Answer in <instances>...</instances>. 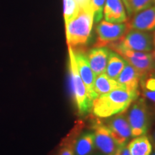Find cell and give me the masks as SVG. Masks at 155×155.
Instances as JSON below:
<instances>
[{
  "label": "cell",
  "mask_w": 155,
  "mask_h": 155,
  "mask_svg": "<svg viewBox=\"0 0 155 155\" xmlns=\"http://www.w3.org/2000/svg\"><path fill=\"white\" fill-rule=\"evenodd\" d=\"M154 3L155 4V0H154Z\"/></svg>",
  "instance_id": "31"
},
{
  "label": "cell",
  "mask_w": 155,
  "mask_h": 155,
  "mask_svg": "<svg viewBox=\"0 0 155 155\" xmlns=\"http://www.w3.org/2000/svg\"><path fill=\"white\" fill-rule=\"evenodd\" d=\"M152 155H155V152H154V153H153V154H152Z\"/></svg>",
  "instance_id": "30"
},
{
  "label": "cell",
  "mask_w": 155,
  "mask_h": 155,
  "mask_svg": "<svg viewBox=\"0 0 155 155\" xmlns=\"http://www.w3.org/2000/svg\"><path fill=\"white\" fill-rule=\"evenodd\" d=\"M152 70L154 71H155V62H154V65H153V68H152Z\"/></svg>",
  "instance_id": "28"
},
{
  "label": "cell",
  "mask_w": 155,
  "mask_h": 155,
  "mask_svg": "<svg viewBox=\"0 0 155 155\" xmlns=\"http://www.w3.org/2000/svg\"><path fill=\"white\" fill-rule=\"evenodd\" d=\"M81 8H90L91 7V0H75Z\"/></svg>",
  "instance_id": "25"
},
{
  "label": "cell",
  "mask_w": 155,
  "mask_h": 155,
  "mask_svg": "<svg viewBox=\"0 0 155 155\" xmlns=\"http://www.w3.org/2000/svg\"><path fill=\"white\" fill-rule=\"evenodd\" d=\"M116 89L123 88L115 79L110 78L106 75L105 73L96 75L94 81V91L97 97L108 94Z\"/></svg>",
  "instance_id": "15"
},
{
  "label": "cell",
  "mask_w": 155,
  "mask_h": 155,
  "mask_svg": "<svg viewBox=\"0 0 155 155\" xmlns=\"http://www.w3.org/2000/svg\"><path fill=\"white\" fill-rule=\"evenodd\" d=\"M131 131V137H137L147 134L150 125V116L147 106L143 98L134 101L127 116Z\"/></svg>",
  "instance_id": "5"
},
{
  "label": "cell",
  "mask_w": 155,
  "mask_h": 155,
  "mask_svg": "<svg viewBox=\"0 0 155 155\" xmlns=\"http://www.w3.org/2000/svg\"><path fill=\"white\" fill-rule=\"evenodd\" d=\"M69 51V73L71 81V89L72 96L76 106L78 113L85 115L91 111L92 101L89 98L86 86L81 78L75 62L74 53L72 48L68 46Z\"/></svg>",
  "instance_id": "3"
},
{
  "label": "cell",
  "mask_w": 155,
  "mask_h": 155,
  "mask_svg": "<svg viewBox=\"0 0 155 155\" xmlns=\"http://www.w3.org/2000/svg\"><path fill=\"white\" fill-rule=\"evenodd\" d=\"M73 50L74 53L78 71L86 86L89 98L93 101L97 98L94 91V84L96 75L91 68L88 59H87V56L85 55L84 52L81 50H77V51H75L74 50Z\"/></svg>",
  "instance_id": "10"
},
{
  "label": "cell",
  "mask_w": 155,
  "mask_h": 155,
  "mask_svg": "<svg viewBox=\"0 0 155 155\" xmlns=\"http://www.w3.org/2000/svg\"><path fill=\"white\" fill-rule=\"evenodd\" d=\"M154 139H155V134H154Z\"/></svg>",
  "instance_id": "32"
},
{
  "label": "cell",
  "mask_w": 155,
  "mask_h": 155,
  "mask_svg": "<svg viewBox=\"0 0 155 155\" xmlns=\"http://www.w3.org/2000/svg\"><path fill=\"white\" fill-rule=\"evenodd\" d=\"M118 43L128 49L140 52L154 50L153 36L150 32L129 29Z\"/></svg>",
  "instance_id": "7"
},
{
  "label": "cell",
  "mask_w": 155,
  "mask_h": 155,
  "mask_svg": "<svg viewBox=\"0 0 155 155\" xmlns=\"http://www.w3.org/2000/svg\"><path fill=\"white\" fill-rule=\"evenodd\" d=\"M127 61L116 52H110L105 73L110 78L116 79L124 68Z\"/></svg>",
  "instance_id": "18"
},
{
  "label": "cell",
  "mask_w": 155,
  "mask_h": 155,
  "mask_svg": "<svg viewBox=\"0 0 155 155\" xmlns=\"http://www.w3.org/2000/svg\"><path fill=\"white\" fill-rule=\"evenodd\" d=\"M153 4L154 0H128L129 8V15L131 16L132 14L150 7Z\"/></svg>",
  "instance_id": "21"
},
{
  "label": "cell",
  "mask_w": 155,
  "mask_h": 155,
  "mask_svg": "<svg viewBox=\"0 0 155 155\" xmlns=\"http://www.w3.org/2000/svg\"><path fill=\"white\" fill-rule=\"evenodd\" d=\"M124 2V6L126 7V9H127L128 15H129V5H128V0H122Z\"/></svg>",
  "instance_id": "26"
},
{
  "label": "cell",
  "mask_w": 155,
  "mask_h": 155,
  "mask_svg": "<svg viewBox=\"0 0 155 155\" xmlns=\"http://www.w3.org/2000/svg\"><path fill=\"white\" fill-rule=\"evenodd\" d=\"M116 80L121 85L122 88L127 91L131 93H139V86L140 75H139L138 72L127 62L126 63L124 68Z\"/></svg>",
  "instance_id": "13"
},
{
  "label": "cell",
  "mask_w": 155,
  "mask_h": 155,
  "mask_svg": "<svg viewBox=\"0 0 155 155\" xmlns=\"http://www.w3.org/2000/svg\"><path fill=\"white\" fill-rule=\"evenodd\" d=\"M65 22L71 20L78 14L81 7L75 0H63Z\"/></svg>",
  "instance_id": "20"
},
{
  "label": "cell",
  "mask_w": 155,
  "mask_h": 155,
  "mask_svg": "<svg viewBox=\"0 0 155 155\" xmlns=\"http://www.w3.org/2000/svg\"><path fill=\"white\" fill-rule=\"evenodd\" d=\"M106 0H91V9L94 13V22L98 23L103 17V9Z\"/></svg>",
  "instance_id": "22"
},
{
  "label": "cell",
  "mask_w": 155,
  "mask_h": 155,
  "mask_svg": "<svg viewBox=\"0 0 155 155\" xmlns=\"http://www.w3.org/2000/svg\"><path fill=\"white\" fill-rule=\"evenodd\" d=\"M96 155H104V154H101V153H100V154H96Z\"/></svg>",
  "instance_id": "29"
},
{
  "label": "cell",
  "mask_w": 155,
  "mask_h": 155,
  "mask_svg": "<svg viewBox=\"0 0 155 155\" xmlns=\"http://www.w3.org/2000/svg\"><path fill=\"white\" fill-rule=\"evenodd\" d=\"M108 47L119 54L138 72L140 78L153 68L155 62V50L152 52L135 51L123 47L118 42L111 44Z\"/></svg>",
  "instance_id": "4"
},
{
  "label": "cell",
  "mask_w": 155,
  "mask_h": 155,
  "mask_svg": "<svg viewBox=\"0 0 155 155\" xmlns=\"http://www.w3.org/2000/svg\"><path fill=\"white\" fill-rule=\"evenodd\" d=\"M127 146L131 155H151L152 152V144L145 135L135 137Z\"/></svg>",
  "instance_id": "17"
},
{
  "label": "cell",
  "mask_w": 155,
  "mask_h": 155,
  "mask_svg": "<svg viewBox=\"0 0 155 155\" xmlns=\"http://www.w3.org/2000/svg\"><path fill=\"white\" fill-rule=\"evenodd\" d=\"M94 13L91 7L81 8L78 14L65 22L67 42L71 48H83L88 43L94 25Z\"/></svg>",
  "instance_id": "2"
},
{
  "label": "cell",
  "mask_w": 155,
  "mask_h": 155,
  "mask_svg": "<svg viewBox=\"0 0 155 155\" xmlns=\"http://www.w3.org/2000/svg\"><path fill=\"white\" fill-rule=\"evenodd\" d=\"M139 93L116 89L97 97L92 102L91 111L98 118H109L122 113L139 97Z\"/></svg>",
  "instance_id": "1"
},
{
  "label": "cell",
  "mask_w": 155,
  "mask_h": 155,
  "mask_svg": "<svg viewBox=\"0 0 155 155\" xmlns=\"http://www.w3.org/2000/svg\"><path fill=\"white\" fill-rule=\"evenodd\" d=\"M94 130L95 147L104 155H114L118 146L107 126L97 121Z\"/></svg>",
  "instance_id": "9"
},
{
  "label": "cell",
  "mask_w": 155,
  "mask_h": 155,
  "mask_svg": "<svg viewBox=\"0 0 155 155\" xmlns=\"http://www.w3.org/2000/svg\"><path fill=\"white\" fill-rule=\"evenodd\" d=\"M139 86L142 95L155 104V71H149L140 78Z\"/></svg>",
  "instance_id": "19"
},
{
  "label": "cell",
  "mask_w": 155,
  "mask_h": 155,
  "mask_svg": "<svg viewBox=\"0 0 155 155\" xmlns=\"http://www.w3.org/2000/svg\"><path fill=\"white\" fill-rule=\"evenodd\" d=\"M128 30L150 32L155 30V5L134 13V16L127 23Z\"/></svg>",
  "instance_id": "11"
},
{
  "label": "cell",
  "mask_w": 155,
  "mask_h": 155,
  "mask_svg": "<svg viewBox=\"0 0 155 155\" xmlns=\"http://www.w3.org/2000/svg\"><path fill=\"white\" fill-rule=\"evenodd\" d=\"M105 20L112 23H123L127 20L121 0H106L104 9Z\"/></svg>",
  "instance_id": "14"
},
{
  "label": "cell",
  "mask_w": 155,
  "mask_h": 155,
  "mask_svg": "<svg viewBox=\"0 0 155 155\" xmlns=\"http://www.w3.org/2000/svg\"><path fill=\"white\" fill-rule=\"evenodd\" d=\"M94 149V134L91 132L82 134L75 139L73 144L75 155H91Z\"/></svg>",
  "instance_id": "16"
},
{
  "label": "cell",
  "mask_w": 155,
  "mask_h": 155,
  "mask_svg": "<svg viewBox=\"0 0 155 155\" xmlns=\"http://www.w3.org/2000/svg\"><path fill=\"white\" fill-rule=\"evenodd\" d=\"M110 52L107 47H97L87 54L88 63L96 76L105 72Z\"/></svg>",
  "instance_id": "12"
},
{
  "label": "cell",
  "mask_w": 155,
  "mask_h": 155,
  "mask_svg": "<svg viewBox=\"0 0 155 155\" xmlns=\"http://www.w3.org/2000/svg\"><path fill=\"white\" fill-rule=\"evenodd\" d=\"M128 30L127 23H112L105 19L97 25L96 42L94 47H108L119 41Z\"/></svg>",
  "instance_id": "6"
},
{
  "label": "cell",
  "mask_w": 155,
  "mask_h": 155,
  "mask_svg": "<svg viewBox=\"0 0 155 155\" xmlns=\"http://www.w3.org/2000/svg\"><path fill=\"white\" fill-rule=\"evenodd\" d=\"M75 139H69L68 142L65 143L63 147L60 150L58 155H75L74 150H73V144Z\"/></svg>",
  "instance_id": "23"
},
{
  "label": "cell",
  "mask_w": 155,
  "mask_h": 155,
  "mask_svg": "<svg viewBox=\"0 0 155 155\" xmlns=\"http://www.w3.org/2000/svg\"><path fill=\"white\" fill-rule=\"evenodd\" d=\"M107 127L118 147L127 145L131 137V131L127 117L122 113L111 118Z\"/></svg>",
  "instance_id": "8"
},
{
  "label": "cell",
  "mask_w": 155,
  "mask_h": 155,
  "mask_svg": "<svg viewBox=\"0 0 155 155\" xmlns=\"http://www.w3.org/2000/svg\"><path fill=\"white\" fill-rule=\"evenodd\" d=\"M153 45H154V50H155V31L153 35Z\"/></svg>",
  "instance_id": "27"
},
{
  "label": "cell",
  "mask_w": 155,
  "mask_h": 155,
  "mask_svg": "<svg viewBox=\"0 0 155 155\" xmlns=\"http://www.w3.org/2000/svg\"><path fill=\"white\" fill-rule=\"evenodd\" d=\"M114 155H131V154L128 150L127 145H124V146L118 147Z\"/></svg>",
  "instance_id": "24"
}]
</instances>
